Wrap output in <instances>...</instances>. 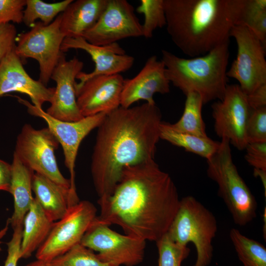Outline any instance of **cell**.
Masks as SVG:
<instances>
[{"instance_id":"30","label":"cell","mask_w":266,"mask_h":266,"mask_svg":"<svg viewBox=\"0 0 266 266\" xmlns=\"http://www.w3.org/2000/svg\"><path fill=\"white\" fill-rule=\"evenodd\" d=\"M51 266H119L101 261L93 251L80 243L53 260Z\"/></svg>"},{"instance_id":"6","label":"cell","mask_w":266,"mask_h":266,"mask_svg":"<svg viewBox=\"0 0 266 266\" xmlns=\"http://www.w3.org/2000/svg\"><path fill=\"white\" fill-rule=\"evenodd\" d=\"M217 230L213 213L194 197L187 196L180 199L167 233L180 245L194 244L197 259L193 266H208L213 257L212 241Z\"/></svg>"},{"instance_id":"39","label":"cell","mask_w":266,"mask_h":266,"mask_svg":"<svg viewBox=\"0 0 266 266\" xmlns=\"http://www.w3.org/2000/svg\"><path fill=\"white\" fill-rule=\"evenodd\" d=\"M254 176L256 177H259L261 180L263 188L265 190V197H266V170L254 168Z\"/></svg>"},{"instance_id":"37","label":"cell","mask_w":266,"mask_h":266,"mask_svg":"<svg viewBox=\"0 0 266 266\" xmlns=\"http://www.w3.org/2000/svg\"><path fill=\"white\" fill-rule=\"evenodd\" d=\"M247 96L252 109L266 106V84L261 86L253 93Z\"/></svg>"},{"instance_id":"13","label":"cell","mask_w":266,"mask_h":266,"mask_svg":"<svg viewBox=\"0 0 266 266\" xmlns=\"http://www.w3.org/2000/svg\"><path fill=\"white\" fill-rule=\"evenodd\" d=\"M18 101L25 105L29 114L43 119L47 127L57 138L63 148L65 165L70 177L71 189L76 191L75 185V164L79 146L83 139L94 129L98 128L104 119L106 113L83 117L73 122L57 119L48 115L42 108L35 106L27 100L19 97Z\"/></svg>"},{"instance_id":"26","label":"cell","mask_w":266,"mask_h":266,"mask_svg":"<svg viewBox=\"0 0 266 266\" xmlns=\"http://www.w3.org/2000/svg\"><path fill=\"white\" fill-rule=\"evenodd\" d=\"M229 235L244 266H266V248L263 244L246 236L235 228L231 229Z\"/></svg>"},{"instance_id":"19","label":"cell","mask_w":266,"mask_h":266,"mask_svg":"<svg viewBox=\"0 0 266 266\" xmlns=\"http://www.w3.org/2000/svg\"><path fill=\"white\" fill-rule=\"evenodd\" d=\"M54 90L55 88H47L28 74L15 51V46L0 62V98L6 94L17 92L27 94L33 105L42 107L45 102H50Z\"/></svg>"},{"instance_id":"4","label":"cell","mask_w":266,"mask_h":266,"mask_svg":"<svg viewBox=\"0 0 266 266\" xmlns=\"http://www.w3.org/2000/svg\"><path fill=\"white\" fill-rule=\"evenodd\" d=\"M229 43L227 41L204 55L189 59L162 50L161 60L167 79L185 95L199 94L203 104L221 100L228 85Z\"/></svg>"},{"instance_id":"9","label":"cell","mask_w":266,"mask_h":266,"mask_svg":"<svg viewBox=\"0 0 266 266\" xmlns=\"http://www.w3.org/2000/svg\"><path fill=\"white\" fill-rule=\"evenodd\" d=\"M230 36L237 45V55L227 75L236 80L242 91L249 95L266 84V47L254 33L242 24L235 25Z\"/></svg>"},{"instance_id":"12","label":"cell","mask_w":266,"mask_h":266,"mask_svg":"<svg viewBox=\"0 0 266 266\" xmlns=\"http://www.w3.org/2000/svg\"><path fill=\"white\" fill-rule=\"evenodd\" d=\"M211 109L218 136L227 139L237 149L244 150L248 144L246 126L252 109L238 84L228 85L223 99L213 103Z\"/></svg>"},{"instance_id":"27","label":"cell","mask_w":266,"mask_h":266,"mask_svg":"<svg viewBox=\"0 0 266 266\" xmlns=\"http://www.w3.org/2000/svg\"><path fill=\"white\" fill-rule=\"evenodd\" d=\"M73 0H65L47 3L40 0H26L23 22L32 27L39 19L45 25L51 23L57 16L62 13Z\"/></svg>"},{"instance_id":"28","label":"cell","mask_w":266,"mask_h":266,"mask_svg":"<svg viewBox=\"0 0 266 266\" xmlns=\"http://www.w3.org/2000/svg\"><path fill=\"white\" fill-rule=\"evenodd\" d=\"M238 24L248 27L266 47V0H247Z\"/></svg>"},{"instance_id":"14","label":"cell","mask_w":266,"mask_h":266,"mask_svg":"<svg viewBox=\"0 0 266 266\" xmlns=\"http://www.w3.org/2000/svg\"><path fill=\"white\" fill-rule=\"evenodd\" d=\"M142 36V24L133 6L126 0H108L97 22L82 37L91 44L102 46Z\"/></svg>"},{"instance_id":"18","label":"cell","mask_w":266,"mask_h":266,"mask_svg":"<svg viewBox=\"0 0 266 266\" xmlns=\"http://www.w3.org/2000/svg\"><path fill=\"white\" fill-rule=\"evenodd\" d=\"M170 83L166 76L163 61L155 55L151 56L135 76L124 79L120 106L129 107L140 100L155 104L154 95L156 93H168Z\"/></svg>"},{"instance_id":"31","label":"cell","mask_w":266,"mask_h":266,"mask_svg":"<svg viewBox=\"0 0 266 266\" xmlns=\"http://www.w3.org/2000/svg\"><path fill=\"white\" fill-rule=\"evenodd\" d=\"M156 243L159 253L158 266H181L190 253L187 246L176 243L167 233Z\"/></svg>"},{"instance_id":"29","label":"cell","mask_w":266,"mask_h":266,"mask_svg":"<svg viewBox=\"0 0 266 266\" xmlns=\"http://www.w3.org/2000/svg\"><path fill=\"white\" fill-rule=\"evenodd\" d=\"M136 10L144 16L142 27L145 38H151L157 29L166 26L164 0H140Z\"/></svg>"},{"instance_id":"32","label":"cell","mask_w":266,"mask_h":266,"mask_svg":"<svg viewBox=\"0 0 266 266\" xmlns=\"http://www.w3.org/2000/svg\"><path fill=\"white\" fill-rule=\"evenodd\" d=\"M246 136L248 143L266 142V106L251 110Z\"/></svg>"},{"instance_id":"21","label":"cell","mask_w":266,"mask_h":266,"mask_svg":"<svg viewBox=\"0 0 266 266\" xmlns=\"http://www.w3.org/2000/svg\"><path fill=\"white\" fill-rule=\"evenodd\" d=\"M107 0H73L61 13L60 30L65 37L82 36L91 29L104 10Z\"/></svg>"},{"instance_id":"16","label":"cell","mask_w":266,"mask_h":266,"mask_svg":"<svg viewBox=\"0 0 266 266\" xmlns=\"http://www.w3.org/2000/svg\"><path fill=\"white\" fill-rule=\"evenodd\" d=\"M83 66V63L76 57L69 61L66 60L65 55L61 58L51 76L56 86L51 105L46 112L48 115L68 122L79 121L84 117L77 104L75 91V79Z\"/></svg>"},{"instance_id":"5","label":"cell","mask_w":266,"mask_h":266,"mask_svg":"<svg viewBox=\"0 0 266 266\" xmlns=\"http://www.w3.org/2000/svg\"><path fill=\"white\" fill-rule=\"evenodd\" d=\"M208 177L218 186V194L234 223L244 226L257 216V200L233 163L230 143L222 139L217 151L206 160Z\"/></svg>"},{"instance_id":"8","label":"cell","mask_w":266,"mask_h":266,"mask_svg":"<svg viewBox=\"0 0 266 266\" xmlns=\"http://www.w3.org/2000/svg\"><path fill=\"white\" fill-rule=\"evenodd\" d=\"M61 13L50 24L35 23L31 29L16 38L15 51L22 60L32 58L39 66L38 81L46 86L53 71L65 55L61 50L65 38L60 30Z\"/></svg>"},{"instance_id":"24","label":"cell","mask_w":266,"mask_h":266,"mask_svg":"<svg viewBox=\"0 0 266 266\" xmlns=\"http://www.w3.org/2000/svg\"><path fill=\"white\" fill-rule=\"evenodd\" d=\"M160 137L173 145L184 148L187 152L206 160L217 151L220 145V142L209 137H202L175 131L170 128L168 123L164 122H162L160 126Z\"/></svg>"},{"instance_id":"38","label":"cell","mask_w":266,"mask_h":266,"mask_svg":"<svg viewBox=\"0 0 266 266\" xmlns=\"http://www.w3.org/2000/svg\"><path fill=\"white\" fill-rule=\"evenodd\" d=\"M11 176V164L0 159V190L9 193Z\"/></svg>"},{"instance_id":"25","label":"cell","mask_w":266,"mask_h":266,"mask_svg":"<svg viewBox=\"0 0 266 266\" xmlns=\"http://www.w3.org/2000/svg\"><path fill=\"white\" fill-rule=\"evenodd\" d=\"M184 108L180 119L174 124L169 123L175 131L186 133L202 137H208L202 117L203 104L201 97L192 92L186 95Z\"/></svg>"},{"instance_id":"1","label":"cell","mask_w":266,"mask_h":266,"mask_svg":"<svg viewBox=\"0 0 266 266\" xmlns=\"http://www.w3.org/2000/svg\"><path fill=\"white\" fill-rule=\"evenodd\" d=\"M180 201L171 177L154 159L124 168L112 194L98 200L96 219L119 225L125 234L156 242L167 233Z\"/></svg>"},{"instance_id":"3","label":"cell","mask_w":266,"mask_h":266,"mask_svg":"<svg viewBox=\"0 0 266 266\" xmlns=\"http://www.w3.org/2000/svg\"><path fill=\"white\" fill-rule=\"evenodd\" d=\"M247 0H164L166 28L185 55H204L230 41Z\"/></svg>"},{"instance_id":"41","label":"cell","mask_w":266,"mask_h":266,"mask_svg":"<svg viewBox=\"0 0 266 266\" xmlns=\"http://www.w3.org/2000/svg\"><path fill=\"white\" fill-rule=\"evenodd\" d=\"M9 223L8 220H7L6 224L4 228H3L2 230L0 231V252L2 250L1 248L0 247V244L2 243V241H1V239L4 236V235L6 234L8 229V226L9 225Z\"/></svg>"},{"instance_id":"34","label":"cell","mask_w":266,"mask_h":266,"mask_svg":"<svg viewBox=\"0 0 266 266\" xmlns=\"http://www.w3.org/2000/svg\"><path fill=\"white\" fill-rule=\"evenodd\" d=\"M245 149L247 163L254 168L266 170V142L249 143Z\"/></svg>"},{"instance_id":"20","label":"cell","mask_w":266,"mask_h":266,"mask_svg":"<svg viewBox=\"0 0 266 266\" xmlns=\"http://www.w3.org/2000/svg\"><path fill=\"white\" fill-rule=\"evenodd\" d=\"M32 190L34 198L53 222L61 219L70 207L80 201L76 192L35 172L33 177Z\"/></svg>"},{"instance_id":"17","label":"cell","mask_w":266,"mask_h":266,"mask_svg":"<svg viewBox=\"0 0 266 266\" xmlns=\"http://www.w3.org/2000/svg\"><path fill=\"white\" fill-rule=\"evenodd\" d=\"M70 49L86 51L95 65L93 71H81L77 75L76 79L79 80V83L95 76L120 74L130 69L134 62V58L126 54L125 50L117 42L101 46L91 44L82 36L65 37L61 50L64 53Z\"/></svg>"},{"instance_id":"33","label":"cell","mask_w":266,"mask_h":266,"mask_svg":"<svg viewBox=\"0 0 266 266\" xmlns=\"http://www.w3.org/2000/svg\"><path fill=\"white\" fill-rule=\"evenodd\" d=\"M26 0H0V25L23 22Z\"/></svg>"},{"instance_id":"7","label":"cell","mask_w":266,"mask_h":266,"mask_svg":"<svg viewBox=\"0 0 266 266\" xmlns=\"http://www.w3.org/2000/svg\"><path fill=\"white\" fill-rule=\"evenodd\" d=\"M59 144L48 127L37 130L25 124L17 137L14 153L34 172L71 190L70 179L63 175L57 162L55 151Z\"/></svg>"},{"instance_id":"36","label":"cell","mask_w":266,"mask_h":266,"mask_svg":"<svg viewBox=\"0 0 266 266\" xmlns=\"http://www.w3.org/2000/svg\"><path fill=\"white\" fill-rule=\"evenodd\" d=\"M13 231L12 238L7 243L8 254L4 266H17L18 262L20 259V245L23 226L14 229Z\"/></svg>"},{"instance_id":"35","label":"cell","mask_w":266,"mask_h":266,"mask_svg":"<svg viewBox=\"0 0 266 266\" xmlns=\"http://www.w3.org/2000/svg\"><path fill=\"white\" fill-rule=\"evenodd\" d=\"M17 31L10 23L0 25V63L16 45Z\"/></svg>"},{"instance_id":"10","label":"cell","mask_w":266,"mask_h":266,"mask_svg":"<svg viewBox=\"0 0 266 266\" xmlns=\"http://www.w3.org/2000/svg\"><path fill=\"white\" fill-rule=\"evenodd\" d=\"M96 217L97 209L89 201H79L70 207L63 217L53 223L48 235L37 249V259L50 263L80 243Z\"/></svg>"},{"instance_id":"40","label":"cell","mask_w":266,"mask_h":266,"mask_svg":"<svg viewBox=\"0 0 266 266\" xmlns=\"http://www.w3.org/2000/svg\"><path fill=\"white\" fill-rule=\"evenodd\" d=\"M26 266H51V265L50 263L37 259L36 261L28 264Z\"/></svg>"},{"instance_id":"11","label":"cell","mask_w":266,"mask_h":266,"mask_svg":"<svg viewBox=\"0 0 266 266\" xmlns=\"http://www.w3.org/2000/svg\"><path fill=\"white\" fill-rule=\"evenodd\" d=\"M96 218L82 238L81 245L98 252L101 261L119 266H134L142 262L146 241L120 234Z\"/></svg>"},{"instance_id":"15","label":"cell","mask_w":266,"mask_h":266,"mask_svg":"<svg viewBox=\"0 0 266 266\" xmlns=\"http://www.w3.org/2000/svg\"><path fill=\"white\" fill-rule=\"evenodd\" d=\"M124 81L121 74H116L95 76L76 83V101L81 115L108 113L119 107Z\"/></svg>"},{"instance_id":"22","label":"cell","mask_w":266,"mask_h":266,"mask_svg":"<svg viewBox=\"0 0 266 266\" xmlns=\"http://www.w3.org/2000/svg\"><path fill=\"white\" fill-rule=\"evenodd\" d=\"M12 176L9 193L14 200V211L8 220L12 229L23 226L25 216L34 198L32 180L34 172L24 165L13 153Z\"/></svg>"},{"instance_id":"2","label":"cell","mask_w":266,"mask_h":266,"mask_svg":"<svg viewBox=\"0 0 266 266\" xmlns=\"http://www.w3.org/2000/svg\"><path fill=\"white\" fill-rule=\"evenodd\" d=\"M162 113L155 104L120 106L98 127L91 171L99 200L113 193L127 166L154 160Z\"/></svg>"},{"instance_id":"23","label":"cell","mask_w":266,"mask_h":266,"mask_svg":"<svg viewBox=\"0 0 266 266\" xmlns=\"http://www.w3.org/2000/svg\"><path fill=\"white\" fill-rule=\"evenodd\" d=\"M53 223L34 198L23 221L20 259L31 257L39 248L48 235Z\"/></svg>"}]
</instances>
